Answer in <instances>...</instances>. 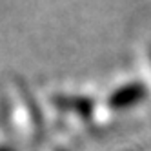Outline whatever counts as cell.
Segmentation results:
<instances>
[{"label":"cell","instance_id":"cell-4","mask_svg":"<svg viewBox=\"0 0 151 151\" xmlns=\"http://www.w3.org/2000/svg\"><path fill=\"white\" fill-rule=\"evenodd\" d=\"M0 151H15L11 146H0Z\"/></svg>","mask_w":151,"mask_h":151},{"label":"cell","instance_id":"cell-1","mask_svg":"<svg viewBox=\"0 0 151 151\" xmlns=\"http://www.w3.org/2000/svg\"><path fill=\"white\" fill-rule=\"evenodd\" d=\"M147 96V88L142 82H129L120 88H116L109 96H107V107L113 111L129 109L140 102H144Z\"/></svg>","mask_w":151,"mask_h":151},{"label":"cell","instance_id":"cell-2","mask_svg":"<svg viewBox=\"0 0 151 151\" xmlns=\"http://www.w3.org/2000/svg\"><path fill=\"white\" fill-rule=\"evenodd\" d=\"M53 106L62 113H71L78 118H88L93 116L95 113V102L89 96H80V95H55L51 99Z\"/></svg>","mask_w":151,"mask_h":151},{"label":"cell","instance_id":"cell-5","mask_svg":"<svg viewBox=\"0 0 151 151\" xmlns=\"http://www.w3.org/2000/svg\"><path fill=\"white\" fill-rule=\"evenodd\" d=\"M55 151H66V149H60V147H58V149H55Z\"/></svg>","mask_w":151,"mask_h":151},{"label":"cell","instance_id":"cell-3","mask_svg":"<svg viewBox=\"0 0 151 151\" xmlns=\"http://www.w3.org/2000/svg\"><path fill=\"white\" fill-rule=\"evenodd\" d=\"M20 96L27 107V116H29V122H31V127L35 129L37 133H40L44 129V118H42V113H40V107L38 104L33 100L31 93L26 89V86H20Z\"/></svg>","mask_w":151,"mask_h":151}]
</instances>
